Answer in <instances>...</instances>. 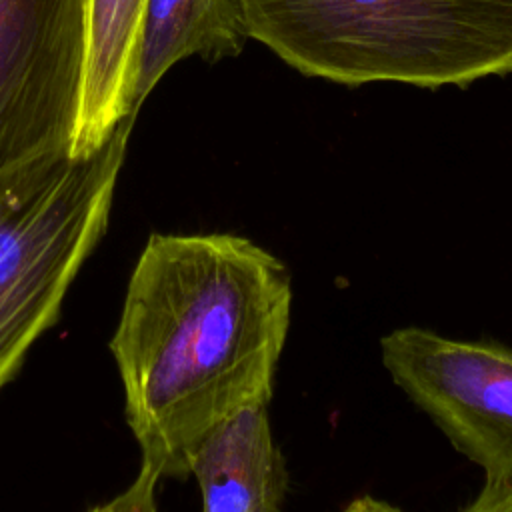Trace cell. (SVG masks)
I'll return each mask as SVG.
<instances>
[{
    "label": "cell",
    "mask_w": 512,
    "mask_h": 512,
    "mask_svg": "<svg viewBox=\"0 0 512 512\" xmlns=\"http://www.w3.org/2000/svg\"><path fill=\"white\" fill-rule=\"evenodd\" d=\"M88 0H0V200L72 156Z\"/></svg>",
    "instance_id": "277c9868"
},
{
    "label": "cell",
    "mask_w": 512,
    "mask_h": 512,
    "mask_svg": "<svg viewBox=\"0 0 512 512\" xmlns=\"http://www.w3.org/2000/svg\"><path fill=\"white\" fill-rule=\"evenodd\" d=\"M340 512H404V510L398 508L396 504H390V502L380 500L376 496L364 494V496H358V498L350 500Z\"/></svg>",
    "instance_id": "8fae6325"
},
{
    "label": "cell",
    "mask_w": 512,
    "mask_h": 512,
    "mask_svg": "<svg viewBox=\"0 0 512 512\" xmlns=\"http://www.w3.org/2000/svg\"><path fill=\"white\" fill-rule=\"evenodd\" d=\"M392 382L484 472L512 482V348L402 326L380 338Z\"/></svg>",
    "instance_id": "5b68a950"
},
{
    "label": "cell",
    "mask_w": 512,
    "mask_h": 512,
    "mask_svg": "<svg viewBox=\"0 0 512 512\" xmlns=\"http://www.w3.org/2000/svg\"><path fill=\"white\" fill-rule=\"evenodd\" d=\"M160 476L146 464L140 466L134 482L110 502L90 512H158L156 508V484Z\"/></svg>",
    "instance_id": "9c48e42d"
},
{
    "label": "cell",
    "mask_w": 512,
    "mask_h": 512,
    "mask_svg": "<svg viewBox=\"0 0 512 512\" xmlns=\"http://www.w3.org/2000/svg\"><path fill=\"white\" fill-rule=\"evenodd\" d=\"M246 36L344 86H468L512 74V0H236Z\"/></svg>",
    "instance_id": "7a4b0ae2"
},
{
    "label": "cell",
    "mask_w": 512,
    "mask_h": 512,
    "mask_svg": "<svg viewBox=\"0 0 512 512\" xmlns=\"http://www.w3.org/2000/svg\"><path fill=\"white\" fill-rule=\"evenodd\" d=\"M134 118L116 124L96 150L0 200V390L56 324L72 280L106 232Z\"/></svg>",
    "instance_id": "3957f363"
},
{
    "label": "cell",
    "mask_w": 512,
    "mask_h": 512,
    "mask_svg": "<svg viewBox=\"0 0 512 512\" xmlns=\"http://www.w3.org/2000/svg\"><path fill=\"white\" fill-rule=\"evenodd\" d=\"M146 0H88V66L72 156L96 150L132 106Z\"/></svg>",
    "instance_id": "52a82bcc"
},
{
    "label": "cell",
    "mask_w": 512,
    "mask_h": 512,
    "mask_svg": "<svg viewBox=\"0 0 512 512\" xmlns=\"http://www.w3.org/2000/svg\"><path fill=\"white\" fill-rule=\"evenodd\" d=\"M246 40L236 0H146L134 110H140L154 86L180 60L230 58Z\"/></svg>",
    "instance_id": "ba28073f"
},
{
    "label": "cell",
    "mask_w": 512,
    "mask_h": 512,
    "mask_svg": "<svg viewBox=\"0 0 512 512\" xmlns=\"http://www.w3.org/2000/svg\"><path fill=\"white\" fill-rule=\"evenodd\" d=\"M202 512H280L288 488L268 404L244 406L212 426L188 454Z\"/></svg>",
    "instance_id": "8992f818"
},
{
    "label": "cell",
    "mask_w": 512,
    "mask_h": 512,
    "mask_svg": "<svg viewBox=\"0 0 512 512\" xmlns=\"http://www.w3.org/2000/svg\"><path fill=\"white\" fill-rule=\"evenodd\" d=\"M460 512H512V482H484Z\"/></svg>",
    "instance_id": "30bf717a"
},
{
    "label": "cell",
    "mask_w": 512,
    "mask_h": 512,
    "mask_svg": "<svg viewBox=\"0 0 512 512\" xmlns=\"http://www.w3.org/2000/svg\"><path fill=\"white\" fill-rule=\"evenodd\" d=\"M292 300L286 264L246 236L146 240L110 340L142 464L184 478L212 426L270 402Z\"/></svg>",
    "instance_id": "6da1fadb"
}]
</instances>
